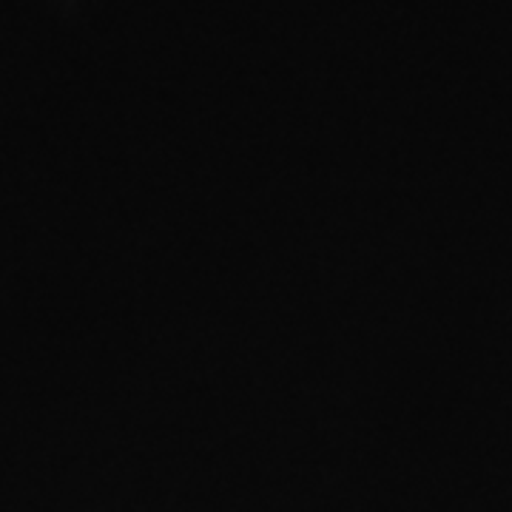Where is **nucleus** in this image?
I'll use <instances>...</instances> for the list:
<instances>
[]
</instances>
